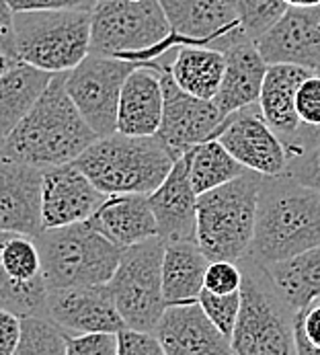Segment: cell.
<instances>
[{"mask_svg": "<svg viewBox=\"0 0 320 355\" xmlns=\"http://www.w3.org/2000/svg\"><path fill=\"white\" fill-rule=\"evenodd\" d=\"M166 355H228L230 341L213 327L199 304L166 306L154 331Z\"/></svg>", "mask_w": 320, "mask_h": 355, "instance_id": "21", "label": "cell"}, {"mask_svg": "<svg viewBox=\"0 0 320 355\" xmlns=\"http://www.w3.org/2000/svg\"><path fill=\"white\" fill-rule=\"evenodd\" d=\"M290 6H312V4H320V0H285Z\"/></svg>", "mask_w": 320, "mask_h": 355, "instance_id": "43", "label": "cell"}, {"mask_svg": "<svg viewBox=\"0 0 320 355\" xmlns=\"http://www.w3.org/2000/svg\"><path fill=\"white\" fill-rule=\"evenodd\" d=\"M93 12L23 10L15 12L17 62L50 74L76 68L91 53Z\"/></svg>", "mask_w": 320, "mask_h": 355, "instance_id": "7", "label": "cell"}, {"mask_svg": "<svg viewBox=\"0 0 320 355\" xmlns=\"http://www.w3.org/2000/svg\"><path fill=\"white\" fill-rule=\"evenodd\" d=\"M117 355H166L154 333L123 329L117 333Z\"/></svg>", "mask_w": 320, "mask_h": 355, "instance_id": "36", "label": "cell"}, {"mask_svg": "<svg viewBox=\"0 0 320 355\" xmlns=\"http://www.w3.org/2000/svg\"><path fill=\"white\" fill-rule=\"evenodd\" d=\"M48 318L66 335H117L125 329L107 286L48 292Z\"/></svg>", "mask_w": 320, "mask_h": 355, "instance_id": "17", "label": "cell"}, {"mask_svg": "<svg viewBox=\"0 0 320 355\" xmlns=\"http://www.w3.org/2000/svg\"><path fill=\"white\" fill-rule=\"evenodd\" d=\"M312 74V70L292 64H269L267 66L259 109L267 125L281 140L283 148L296 138L300 119L296 113V93L300 85Z\"/></svg>", "mask_w": 320, "mask_h": 355, "instance_id": "22", "label": "cell"}, {"mask_svg": "<svg viewBox=\"0 0 320 355\" xmlns=\"http://www.w3.org/2000/svg\"><path fill=\"white\" fill-rule=\"evenodd\" d=\"M283 175L294 179L296 183H300L304 187L320 191V146L300 154L296 158H290Z\"/></svg>", "mask_w": 320, "mask_h": 355, "instance_id": "35", "label": "cell"}, {"mask_svg": "<svg viewBox=\"0 0 320 355\" xmlns=\"http://www.w3.org/2000/svg\"><path fill=\"white\" fill-rule=\"evenodd\" d=\"M12 355H66V333L50 318H21V339Z\"/></svg>", "mask_w": 320, "mask_h": 355, "instance_id": "30", "label": "cell"}, {"mask_svg": "<svg viewBox=\"0 0 320 355\" xmlns=\"http://www.w3.org/2000/svg\"><path fill=\"white\" fill-rule=\"evenodd\" d=\"M228 355H234V354H228Z\"/></svg>", "mask_w": 320, "mask_h": 355, "instance_id": "45", "label": "cell"}, {"mask_svg": "<svg viewBox=\"0 0 320 355\" xmlns=\"http://www.w3.org/2000/svg\"><path fill=\"white\" fill-rule=\"evenodd\" d=\"M197 304L202 306V310L206 312V316L210 318L213 327L230 341L234 324L238 320V312H240V292L220 296V294H212L204 290L199 294Z\"/></svg>", "mask_w": 320, "mask_h": 355, "instance_id": "32", "label": "cell"}, {"mask_svg": "<svg viewBox=\"0 0 320 355\" xmlns=\"http://www.w3.org/2000/svg\"><path fill=\"white\" fill-rule=\"evenodd\" d=\"M208 257L197 243H164L162 298L166 306L197 304L204 292Z\"/></svg>", "mask_w": 320, "mask_h": 355, "instance_id": "25", "label": "cell"}, {"mask_svg": "<svg viewBox=\"0 0 320 355\" xmlns=\"http://www.w3.org/2000/svg\"><path fill=\"white\" fill-rule=\"evenodd\" d=\"M0 53L17 62L15 48V12L6 0H0Z\"/></svg>", "mask_w": 320, "mask_h": 355, "instance_id": "39", "label": "cell"}, {"mask_svg": "<svg viewBox=\"0 0 320 355\" xmlns=\"http://www.w3.org/2000/svg\"><path fill=\"white\" fill-rule=\"evenodd\" d=\"M66 355H117V335H66Z\"/></svg>", "mask_w": 320, "mask_h": 355, "instance_id": "34", "label": "cell"}, {"mask_svg": "<svg viewBox=\"0 0 320 355\" xmlns=\"http://www.w3.org/2000/svg\"><path fill=\"white\" fill-rule=\"evenodd\" d=\"M300 327L304 331V335L308 337V341L320 349V300L312 302L308 308L296 312Z\"/></svg>", "mask_w": 320, "mask_h": 355, "instance_id": "40", "label": "cell"}, {"mask_svg": "<svg viewBox=\"0 0 320 355\" xmlns=\"http://www.w3.org/2000/svg\"><path fill=\"white\" fill-rule=\"evenodd\" d=\"M261 269L277 296L294 312L320 300V245Z\"/></svg>", "mask_w": 320, "mask_h": 355, "instance_id": "26", "label": "cell"}, {"mask_svg": "<svg viewBox=\"0 0 320 355\" xmlns=\"http://www.w3.org/2000/svg\"><path fill=\"white\" fill-rule=\"evenodd\" d=\"M238 23L251 42H259L267 31L285 15V0H232Z\"/></svg>", "mask_w": 320, "mask_h": 355, "instance_id": "31", "label": "cell"}, {"mask_svg": "<svg viewBox=\"0 0 320 355\" xmlns=\"http://www.w3.org/2000/svg\"><path fill=\"white\" fill-rule=\"evenodd\" d=\"M140 66L146 64L89 53L76 68L66 72V93L97 138L117 132V105L123 83Z\"/></svg>", "mask_w": 320, "mask_h": 355, "instance_id": "10", "label": "cell"}, {"mask_svg": "<svg viewBox=\"0 0 320 355\" xmlns=\"http://www.w3.org/2000/svg\"><path fill=\"white\" fill-rule=\"evenodd\" d=\"M44 171L0 158V230L37 236L42 224Z\"/></svg>", "mask_w": 320, "mask_h": 355, "instance_id": "18", "label": "cell"}, {"mask_svg": "<svg viewBox=\"0 0 320 355\" xmlns=\"http://www.w3.org/2000/svg\"><path fill=\"white\" fill-rule=\"evenodd\" d=\"M74 164L103 196H150L166 179L175 160L157 136L134 138L119 132L99 138Z\"/></svg>", "mask_w": 320, "mask_h": 355, "instance_id": "4", "label": "cell"}, {"mask_svg": "<svg viewBox=\"0 0 320 355\" xmlns=\"http://www.w3.org/2000/svg\"><path fill=\"white\" fill-rule=\"evenodd\" d=\"M320 245V191L294 179L263 177L257 224L245 261L271 265Z\"/></svg>", "mask_w": 320, "mask_h": 355, "instance_id": "2", "label": "cell"}, {"mask_svg": "<svg viewBox=\"0 0 320 355\" xmlns=\"http://www.w3.org/2000/svg\"><path fill=\"white\" fill-rule=\"evenodd\" d=\"M35 245L48 292L105 286L121 259V249L97 232L91 222L42 230Z\"/></svg>", "mask_w": 320, "mask_h": 355, "instance_id": "6", "label": "cell"}, {"mask_svg": "<svg viewBox=\"0 0 320 355\" xmlns=\"http://www.w3.org/2000/svg\"><path fill=\"white\" fill-rule=\"evenodd\" d=\"M226 70L224 53L212 48L183 46L175 51V58L168 62V74L175 85L191 97L213 101L220 91Z\"/></svg>", "mask_w": 320, "mask_h": 355, "instance_id": "28", "label": "cell"}, {"mask_svg": "<svg viewBox=\"0 0 320 355\" xmlns=\"http://www.w3.org/2000/svg\"><path fill=\"white\" fill-rule=\"evenodd\" d=\"M261 183V175L247 171L197 198V247L208 261L247 259L255 236Z\"/></svg>", "mask_w": 320, "mask_h": 355, "instance_id": "5", "label": "cell"}, {"mask_svg": "<svg viewBox=\"0 0 320 355\" xmlns=\"http://www.w3.org/2000/svg\"><path fill=\"white\" fill-rule=\"evenodd\" d=\"M179 50L159 0H105L93 10L91 53L138 64Z\"/></svg>", "mask_w": 320, "mask_h": 355, "instance_id": "3", "label": "cell"}, {"mask_svg": "<svg viewBox=\"0 0 320 355\" xmlns=\"http://www.w3.org/2000/svg\"><path fill=\"white\" fill-rule=\"evenodd\" d=\"M168 66L146 64L136 68L123 83L117 105V132L134 138H152L159 134L162 121L164 95L160 72Z\"/></svg>", "mask_w": 320, "mask_h": 355, "instance_id": "20", "label": "cell"}, {"mask_svg": "<svg viewBox=\"0 0 320 355\" xmlns=\"http://www.w3.org/2000/svg\"><path fill=\"white\" fill-rule=\"evenodd\" d=\"M0 308L48 318V288L33 236L0 230Z\"/></svg>", "mask_w": 320, "mask_h": 355, "instance_id": "11", "label": "cell"}, {"mask_svg": "<svg viewBox=\"0 0 320 355\" xmlns=\"http://www.w3.org/2000/svg\"><path fill=\"white\" fill-rule=\"evenodd\" d=\"M164 243H197V196L191 187L189 156L179 158L166 179L148 196Z\"/></svg>", "mask_w": 320, "mask_h": 355, "instance_id": "19", "label": "cell"}, {"mask_svg": "<svg viewBox=\"0 0 320 355\" xmlns=\"http://www.w3.org/2000/svg\"><path fill=\"white\" fill-rule=\"evenodd\" d=\"M53 74L15 62L0 76V144L39 101Z\"/></svg>", "mask_w": 320, "mask_h": 355, "instance_id": "27", "label": "cell"}, {"mask_svg": "<svg viewBox=\"0 0 320 355\" xmlns=\"http://www.w3.org/2000/svg\"><path fill=\"white\" fill-rule=\"evenodd\" d=\"M242 288V267L230 261H210L204 277V290L212 294H236Z\"/></svg>", "mask_w": 320, "mask_h": 355, "instance_id": "33", "label": "cell"}, {"mask_svg": "<svg viewBox=\"0 0 320 355\" xmlns=\"http://www.w3.org/2000/svg\"><path fill=\"white\" fill-rule=\"evenodd\" d=\"M105 198L74 162L46 168L42 183L44 230L89 222Z\"/></svg>", "mask_w": 320, "mask_h": 355, "instance_id": "15", "label": "cell"}, {"mask_svg": "<svg viewBox=\"0 0 320 355\" xmlns=\"http://www.w3.org/2000/svg\"><path fill=\"white\" fill-rule=\"evenodd\" d=\"M12 64H15V60H10V58H6L4 53H0V76H2Z\"/></svg>", "mask_w": 320, "mask_h": 355, "instance_id": "42", "label": "cell"}, {"mask_svg": "<svg viewBox=\"0 0 320 355\" xmlns=\"http://www.w3.org/2000/svg\"><path fill=\"white\" fill-rule=\"evenodd\" d=\"M164 241L148 239L121 251L119 265L107 282V290L127 329L154 333L166 310L162 298Z\"/></svg>", "mask_w": 320, "mask_h": 355, "instance_id": "9", "label": "cell"}, {"mask_svg": "<svg viewBox=\"0 0 320 355\" xmlns=\"http://www.w3.org/2000/svg\"><path fill=\"white\" fill-rule=\"evenodd\" d=\"M89 222L121 251L159 236L146 196H107Z\"/></svg>", "mask_w": 320, "mask_h": 355, "instance_id": "23", "label": "cell"}, {"mask_svg": "<svg viewBox=\"0 0 320 355\" xmlns=\"http://www.w3.org/2000/svg\"><path fill=\"white\" fill-rule=\"evenodd\" d=\"M213 140H217L238 164L261 177H281L287 168V153L267 125L259 103L230 113Z\"/></svg>", "mask_w": 320, "mask_h": 355, "instance_id": "14", "label": "cell"}, {"mask_svg": "<svg viewBox=\"0 0 320 355\" xmlns=\"http://www.w3.org/2000/svg\"><path fill=\"white\" fill-rule=\"evenodd\" d=\"M97 140L68 97L66 72H62L53 74L39 101L2 140L0 158L46 171L74 162Z\"/></svg>", "mask_w": 320, "mask_h": 355, "instance_id": "1", "label": "cell"}, {"mask_svg": "<svg viewBox=\"0 0 320 355\" xmlns=\"http://www.w3.org/2000/svg\"><path fill=\"white\" fill-rule=\"evenodd\" d=\"M242 267L240 312L230 337L234 355H296V312L277 296L265 271L249 261Z\"/></svg>", "mask_w": 320, "mask_h": 355, "instance_id": "8", "label": "cell"}, {"mask_svg": "<svg viewBox=\"0 0 320 355\" xmlns=\"http://www.w3.org/2000/svg\"><path fill=\"white\" fill-rule=\"evenodd\" d=\"M99 2H105V0H99Z\"/></svg>", "mask_w": 320, "mask_h": 355, "instance_id": "44", "label": "cell"}, {"mask_svg": "<svg viewBox=\"0 0 320 355\" xmlns=\"http://www.w3.org/2000/svg\"><path fill=\"white\" fill-rule=\"evenodd\" d=\"M226 70L213 103L222 117L226 119L230 113L257 105L263 78L267 72V62L259 53L255 42H242L228 51H224Z\"/></svg>", "mask_w": 320, "mask_h": 355, "instance_id": "24", "label": "cell"}, {"mask_svg": "<svg viewBox=\"0 0 320 355\" xmlns=\"http://www.w3.org/2000/svg\"><path fill=\"white\" fill-rule=\"evenodd\" d=\"M269 64H292L317 72L320 68V4L287 6L285 15L257 42Z\"/></svg>", "mask_w": 320, "mask_h": 355, "instance_id": "16", "label": "cell"}, {"mask_svg": "<svg viewBox=\"0 0 320 355\" xmlns=\"http://www.w3.org/2000/svg\"><path fill=\"white\" fill-rule=\"evenodd\" d=\"M187 156H189L191 187L197 198L247 173V168L238 164L217 140L197 144Z\"/></svg>", "mask_w": 320, "mask_h": 355, "instance_id": "29", "label": "cell"}, {"mask_svg": "<svg viewBox=\"0 0 320 355\" xmlns=\"http://www.w3.org/2000/svg\"><path fill=\"white\" fill-rule=\"evenodd\" d=\"M168 27L183 46H199L217 51L251 42L236 17L232 0H159Z\"/></svg>", "mask_w": 320, "mask_h": 355, "instance_id": "12", "label": "cell"}, {"mask_svg": "<svg viewBox=\"0 0 320 355\" xmlns=\"http://www.w3.org/2000/svg\"><path fill=\"white\" fill-rule=\"evenodd\" d=\"M160 85L164 107L157 138L177 162L197 144L213 140L224 117L213 101H204L181 91L168 74V66L160 72Z\"/></svg>", "mask_w": 320, "mask_h": 355, "instance_id": "13", "label": "cell"}, {"mask_svg": "<svg viewBox=\"0 0 320 355\" xmlns=\"http://www.w3.org/2000/svg\"><path fill=\"white\" fill-rule=\"evenodd\" d=\"M294 341H296V355H320L319 347H314L304 335L298 316L294 318Z\"/></svg>", "mask_w": 320, "mask_h": 355, "instance_id": "41", "label": "cell"}, {"mask_svg": "<svg viewBox=\"0 0 320 355\" xmlns=\"http://www.w3.org/2000/svg\"><path fill=\"white\" fill-rule=\"evenodd\" d=\"M21 339V316L0 308V355H12Z\"/></svg>", "mask_w": 320, "mask_h": 355, "instance_id": "38", "label": "cell"}, {"mask_svg": "<svg viewBox=\"0 0 320 355\" xmlns=\"http://www.w3.org/2000/svg\"><path fill=\"white\" fill-rule=\"evenodd\" d=\"M12 12L23 10H80L93 12L99 0H6Z\"/></svg>", "mask_w": 320, "mask_h": 355, "instance_id": "37", "label": "cell"}]
</instances>
